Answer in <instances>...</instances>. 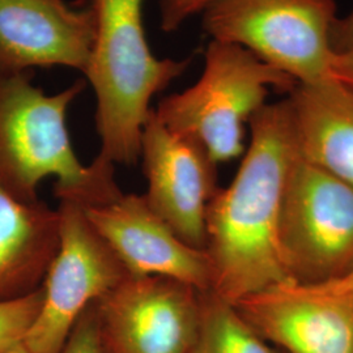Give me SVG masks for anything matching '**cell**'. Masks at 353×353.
<instances>
[{"label": "cell", "mask_w": 353, "mask_h": 353, "mask_svg": "<svg viewBox=\"0 0 353 353\" xmlns=\"http://www.w3.org/2000/svg\"><path fill=\"white\" fill-rule=\"evenodd\" d=\"M240 168L207 208L205 252L216 296L236 303L290 281L281 261L280 220L290 169L300 156L287 99L249 122Z\"/></svg>", "instance_id": "6da1fadb"}, {"label": "cell", "mask_w": 353, "mask_h": 353, "mask_svg": "<svg viewBox=\"0 0 353 353\" xmlns=\"http://www.w3.org/2000/svg\"><path fill=\"white\" fill-rule=\"evenodd\" d=\"M145 0H90L94 36L83 72L96 96L99 156L137 164L152 99L189 68L186 59L153 55L143 24Z\"/></svg>", "instance_id": "7a4b0ae2"}, {"label": "cell", "mask_w": 353, "mask_h": 353, "mask_svg": "<svg viewBox=\"0 0 353 353\" xmlns=\"http://www.w3.org/2000/svg\"><path fill=\"white\" fill-rule=\"evenodd\" d=\"M297 83L239 45L211 39L199 80L163 99L159 121L199 144L214 164L245 152V126L265 103L271 89L290 93Z\"/></svg>", "instance_id": "3957f363"}, {"label": "cell", "mask_w": 353, "mask_h": 353, "mask_svg": "<svg viewBox=\"0 0 353 353\" xmlns=\"http://www.w3.org/2000/svg\"><path fill=\"white\" fill-rule=\"evenodd\" d=\"M32 71L0 72V185L24 202L37 201L39 183L57 178L55 195L84 189L93 166L76 156L67 112L85 89L75 81L55 94L33 85Z\"/></svg>", "instance_id": "277c9868"}, {"label": "cell", "mask_w": 353, "mask_h": 353, "mask_svg": "<svg viewBox=\"0 0 353 353\" xmlns=\"http://www.w3.org/2000/svg\"><path fill=\"white\" fill-rule=\"evenodd\" d=\"M203 29L239 45L297 84L331 79L335 0H208Z\"/></svg>", "instance_id": "5b68a950"}, {"label": "cell", "mask_w": 353, "mask_h": 353, "mask_svg": "<svg viewBox=\"0 0 353 353\" xmlns=\"http://www.w3.org/2000/svg\"><path fill=\"white\" fill-rule=\"evenodd\" d=\"M96 174L88 189L74 196L93 228L113 250L130 276H165L196 290L212 288V272L204 250L181 240L152 211L144 195L125 194L115 183V165L94 160ZM59 199V198H58Z\"/></svg>", "instance_id": "8992f818"}, {"label": "cell", "mask_w": 353, "mask_h": 353, "mask_svg": "<svg viewBox=\"0 0 353 353\" xmlns=\"http://www.w3.org/2000/svg\"><path fill=\"white\" fill-rule=\"evenodd\" d=\"M281 261L290 281L341 278L353 265V186L297 157L280 220Z\"/></svg>", "instance_id": "52a82bcc"}, {"label": "cell", "mask_w": 353, "mask_h": 353, "mask_svg": "<svg viewBox=\"0 0 353 353\" xmlns=\"http://www.w3.org/2000/svg\"><path fill=\"white\" fill-rule=\"evenodd\" d=\"M59 246L42 284L43 301L24 339L32 353H59L89 305L130 274L77 203L59 198Z\"/></svg>", "instance_id": "ba28073f"}, {"label": "cell", "mask_w": 353, "mask_h": 353, "mask_svg": "<svg viewBox=\"0 0 353 353\" xmlns=\"http://www.w3.org/2000/svg\"><path fill=\"white\" fill-rule=\"evenodd\" d=\"M203 293L165 276H130L96 301L109 353H194L203 319Z\"/></svg>", "instance_id": "9c48e42d"}, {"label": "cell", "mask_w": 353, "mask_h": 353, "mask_svg": "<svg viewBox=\"0 0 353 353\" xmlns=\"http://www.w3.org/2000/svg\"><path fill=\"white\" fill-rule=\"evenodd\" d=\"M139 159L152 211L185 243L205 252V216L219 190L217 165L199 144L168 130L154 110L143 130Z\"/></svg>", "instance_id": "30bf717a"}, {"label": "cell", "mask_w": 353, "mask_h": 353, "mask_svg": "<svg viewBox=\"0 0 353 353\" xmlns=\"http://www.w3.org/2000/svg\"><path fill=\"white\" fill-rule=\"evenodd\" d=\"M285 353H353V293L287 281L232 303Z\"/></svg>", "instance_id": "8fae6325"}, {"label": "cell", "mask_w": 353, "mask_h": 353, "mask_svg": "<svg viewBox=\"0 0 353 353\" xmlns=\"http://www.w3.org/2000/svg\"><path fill=\"white\" fill-rule=\"evenodd\" d=\"M94 36L89 7L64 0H0V72L36 67L85 71Z\"/></svg>", "instance_id": "7c38bea8"}, {"label": "cell", "mask_w": 353, "mask_h": 353, "mask_svg": "<svg viewBox=\"0 0 353 353\" xmlns=\"http://www.w3.org/2000/svg\"><path fill=\"white\" fill-rule=\"evenodd\" d=\"M58 246V210L20 201L0 185V303L41 290Z\"/></svg>", "instance_id": "4fadbf2b"}, {"label": "cell", "mask_w": 353, "mask_h": 353, "mask_svg": "<svg viewBox=\"0 0 353 353\" xmlns=\"http://www.w3.org/2000/svg\"><path fill=\"white\" fill-rule=\"evenodd\" d=\"M287 101L303 160L353 186V89L334 79L297 84Z\"/></svg>", "instance_id": "5bb4252c"}, {"label": "cell", "mask_w": 353, "mask_h": 353, "mask_svg": "<svg viewBox=\"0 0 353 353\" xmlns=\"http://www.w3.org/2000/svg\"><path fill=\"white\" fill-rule=\"evenodd\" d=\"M194 353L276 352L232 303L207 290L203 293L202 328Z\"/></svg>", "instance_id": "9a60e30c"}, {"label": "cell", "mask_w": 353, "mask_h": 353, "mask_svg": "<svg viewBox=\"0 0 353 353\" xmlns=\"http://www.w3.org/2000/svg\"><path fill=\"white\" fill-rule=\"evenodd\" d=\"M43 301V290L12 301L0 303V352L24 343Z\"/></svg>", "instance_id": "2e32d148"}, {"label": "cell", "mask_w": 353, "mask_h": 353, "mask_svg": "<svg viewBox=\"0 0 353 353\" xmlns=\"http://www.w3.org/2000/svg\"><path fill=\"white\" fill-rule=\"evenodd\" d=\"M59 353H109L102 339L94 303L77 319Z\"/></svg>", "instance_id": "e0dca14e"}, {"label": "cell", "mask_w": 353, "mask_h": 353, "mask_svg": "<svg viewBox=\"0 0 353 353\" xmlns=\"http://www.w3.org/2000/svg\"><path fill=\"white\" fill-rule=\"evenodd\" d=\"M207 3L208 0H159L161 29L166 33L176 32L191 16L202 12Z\"/></svg>", "instance_id": "ac0fdd59"}, {"label": "cell", "mask_w": 353, "mask_h": 353, "mask_svg": "<svg viewBox=\"0 0 353 353\" xmlns=\"http://www.w3.org/2000/svg\"><path fill=\"white\" fill-rule=\"evenodd\" d=\"M332 50L336 54L353 50V10L344 17H338L331 34Z\"/></svg>", "instance_id": "d6986e66"}, {"label": "cell", "mask_w": 353, "mask_h": 353, "mask_svg": "<svg viewBox=\"0 0 353 353\" xmlns=\"http://www.w3.org/2000/svg\"><path fill=\"white\" fill-rule=\"evenodd\" d=\"M331 79L353 89V50L335 52L331 63Z\"/></svg>", "instance_id": "ffe728a7"}, {"label": "cell", "mask_w": 353, "mask_h": 353, "mask_svg": "<svg viewBox=\"0 0 353 353\" xmlns=\"http://www.w3.org/2000/svg\"><path fill=\"white\" fill-rule=\"evenodd\" d=\"M321 285L328 290H341V292H352L353 293V265L341 278L330 280L326 283H321Z\"/></svg>", "instance_id": "44dd1931"}, {"label": "cell", "mask_w": 353, "mask_h": 353, "mask_svg": "<svg viewBox=\"0 0 353 353\" xmlns=\"http://www.w3.org/2000/svg\"><path fill=\"white\" fill-rule=\"evenodd\" d=\"M0 353H32L29 352L28 350H26V347H24V344H21V345H19V347H16V348H12V350H8V351H4V352Z\"/></svg>", "instance_id": "7402d4cb"}]
</instances>
